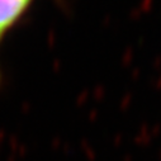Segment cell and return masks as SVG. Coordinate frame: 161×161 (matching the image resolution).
<instances>
[{"instance_id": "1", "label": "cell", "mask_w": 161, "mask_h": 161, "mask_svg": "<svg viewBox=\"0 0 161 161\" xmlns=\"http://www.w3.org/2000/svg\"><path fill=\"white\" fill-rule=\"evenodd\" d=\"M32 3L33 0H0V45Z\"/></svg>"}]
</instances>
